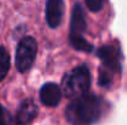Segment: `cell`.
Wrapping results in <instances>:
<instances>
[{
  "instance_id": "1",
  "label": "cell",
  "mask_w": 127,
  "mask_h": 125,
  "mask_svg": "<svg viewBox=\"0 0 127 125\" xmlns=\"http://www.w3.org/2000/svg\"><path fill=\"white\" fill-rule=\"evenodd\" d=\"M102 101L95 94H85L73 99L67 109V120L72 124H93L101 117Z\"/></svg>"
},
{
  "instance_id": "2",
  "label": "cell",
  "mask_w": 127,
  "mask_h": 125,
  "mask_svg": "<svg viewBox=\"0 0 127 125\" xmlns=\"http://www.w3.org/2000/svg\"><path fill=\"white\" fill-rule=\"evenodd\" d=\"M90 82H91V75L89 69L85 65L77 66L72 71L65 74V76L63 77L62 91L65 94V97L75 99L88 94Z\"/></svg>"
},
{
  "instance_id": "3",
  "label": "cell",
  "mask_w": 127,
  "mask_h": 125,
  "mask_svg": "<svg viewBox=\"0 0 127 125\" xmlns=\"http://www.w3.org/2000/svg\"><path fill=\"white\" fill-rule=\"evenodd\" d=\"M37 54V42L32 37H25L17 44L16 55H15V64L20 72H25L35 63Z\"/></svg>"
},
{
  "instance_id": "4",
  "label": "cell",
  "mask_w": 127,
  "mask_h": 125,
  "mask_svg": "<svg viewBox=\"0 0 127 125\" xmlns=\"http://www.w3.org/2000/svg\"><path fill=\"white\" fill-rule=\"evenodd\" d=\"M99 56L102 60V64L109 71H119L121 69L120 64V52L112 45H104L99 50Z\"/></svg>"
},
{
  "instance_id": "5",
  "label": "cell",
  "mask_w": 127,
  "mask_h": 125,
  "mask_svg": "<svg viewBox=\"0 0 127 125\" xmlns=\"http://www.w3.org/2000/svg\"><path fill=\"white\" fill-rule=\"evenodd\" d=\"M64 2L62 0H49L46 4V20L49 27L57 28L63 18Z\"/></svg>"
},
{
  "instance_id": "6",
  "label": "cell",
  "mask_w": 127,
  "mask_h": 125,
  "mask_svg": "<svg viewBox=\"0 0 127 125\" xmlns=\"http://www.w3.org/2000/svg\"><path fill=\"white\" fill-rule=\"evenodd\" d=\"M37 106L33 99L26 98L20 104V108L16 113V125H29L37 115Z\"/></svg>"
},
{
  "instance_id": "7",
  "label": "cell",
  "mask_w": 127,
  "mask_h": 125,
  "mask_svg": "<svg viewBox=\"0 0 127 125\" xmlns=\"http://www.w3.org/2000/svg\"><path fill=\"white\" fill-rule=\"evenodd\" d=\"M40 98L44 106L47 107H56L59 104L62 98V88L53 82L44 83L40 91Z\"/></svg>"
},
{
  "instance_id": "8",
  "label": "cell",
  "mask_w": 127,
  "mask_h": 125,
  "mask_svg": "<svg viewBox=\"0 0 127 125\" xmlns=\"http://www.w3.org/2000/svg\"><path fill=\"white\" fill-rule=\"evenodd\" d=\"M86 28L85 14L79 4H77L73 9L72 22H70V36H82Z\"/></svg>"
},
{
  "instance_id": "9",
  "label": "cell",
  "mask_w": 127,
  "mask_h": 125,
  "mask_svg": "<svg viewBox=\"0 0 127 125\" xmlns=\"http://www.w3.org/2000/svg\"><path fill=\"white\" fill-rule=\"evenodd\" d=\"M10 69V55L5 48H0V81H2Z\"/></svg>"
},
{
  "instance_id": "10",
  "label": "cell",
  "mask_w": 127,
  "mask_h": 125,
  "mask_svg": "<svg viewBox=\"0 0 127 125\" xmlns=\"http://www.w3.org/2000/svg\"><path fill=\"white\" fill-rule=\"evenodd\" d=\"M69 39H70L72 45L78 50H83V52H91L93 50V45L85 41L83 36H70Z\"/></svg>"
},
{
  "instance_id": "11",
  "label": "cell",
  "mask_w": 127,
  "mask_h": 125,
  "mask_svg": "<svg viewBox=\"0 0 127 125\" xmlns=\"http://www.w3.org/2000/svg\"><path fill=\"white\" fill-rule=\"evenodd\" d=\"M85 4H86L88 9L91 11H99L104 6V1H101V0H86Z\"/></svg>"
},
{
  "instance_id": "12",
  "label": "cell",
  "mask_w": 127,
  "mask_h": 125,
  "mask_svg": "<svg viewBox=\"0 0 127 125\" xmlns=\"http://www.w3.org/2000/svg\"><path fill=\"white\" fill-rule=\"evenodd\" d=\"M9 123V114L0 104V125H7Z\"/></svg>"
}]
</instances>
